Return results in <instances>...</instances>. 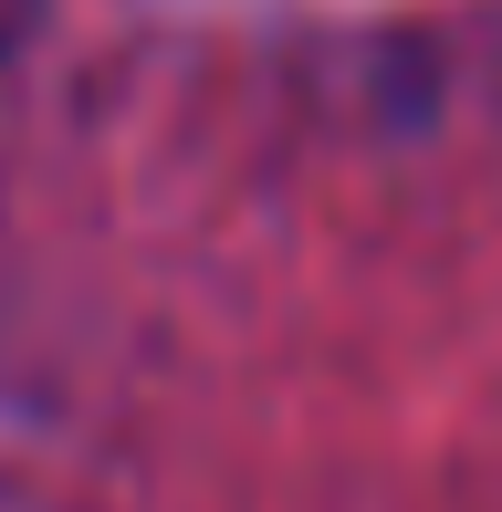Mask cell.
<instances>
[{"mask_svg":"<svg viewBox=\"0 0 502 512\" xmlns=\"http://www.w3.org/2000/svg\"><path fill=\"white\" fill-rule=\"evenodd\" d=\"M32 11H42V0H0V63H11L21 42H32Z\"/></svg>","mask_w":502,"mask_h":512,"instance_id":"cell-1","label":"cell"}]
</instances>
